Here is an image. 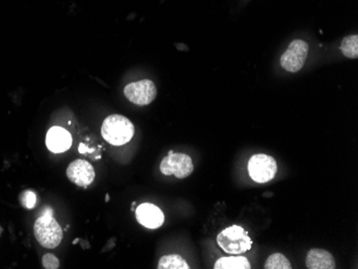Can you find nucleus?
<instances>
[{"instance_id":"nucleus-1","label":"nucleus","mask_w":358,"mask_h":269,"mask_svg":"<svg viewBox=\"0 0 358 269\" xmlns=\"http://www.w3.org/2000/svg\"><path fill=\"white\" fill-rule=\"evenodd\" d=\"M135 125L123 115L109 116L104 119L101 133L106 142L114 146H121L131 141L135 135Z\"/></svg>"},{"instance_id":"nucleus-2","label":"nucleus","mask_w":358,"mask_h":269,"mask_svg":"<svg viewBox=\"0 0 358 269\" xmlns=\"http://www.w3.org/2000/svg\"><path fill=\"white\" fill-rule=\"evenodd\" d=\"M217 243L222 250L232 255L241 254L253 247L248 232L239 225H232L223 229L218 235Z\"/></svg>"},{"instance_id":"nucleus-3","label":"nucleus","mask_w":358,"mask_h":269,"mask_svg":"<svg viewBox=\"0 0 358 269\" xmlns=\"http://www.w3.org/2000/svg\"><path fill=\"white\" fill-rule=\"evenodd\" d=\"M35 236L44 248L54 249L62 241V227L52 216H41L35 222Z\"/></svg>"},{"instance_id":"nucleus-4","label":"nucleus","mask_w":358,"mask_h":269,"mask_svg":"<svg viewBox=\"0 0 358 269\" xmlns=\"http://www.w3.org/2000/svg\"><path fill=\"white\" fill-rule=\"evenodd\" d=\"M277 171H278V166H277L276 160L268 155H255L251 157L248 163L250 177L259 184L271 182L275 177Z\"/></svg>"},{"instance_id":"nucleus-5","label":"nucleus","mask_w":358,"mask_h":269,"mask_svg":"<svg viewBox=\"0 0 358 269\" xmlns=\"http://www.w3.org/2000/svg\"><path fill=\"white\" fill-rule=\"evenodd\" d=\"M160 171L165 176L174 175L175 177L182 180L194 172V162L188 155L175 154L174 151L171 150L169 156L161 162Z\"/></svg>"},{"instance_id":"nucleus-6","label":"nucleus","mask_w":358,"mask_h":269,"mask_svg":"<svg viewBox=\"0 0 358 269\" xmlns=\"http://www.w3.org/2000/svg\"><path fill=\"white\" fill-rule=\"evenodd\" d=\"M309 45L304 40H294L281 56L280 64L285 71L296 73L305 66L308 57Z\"/></svg>"},{"instance_id":"nucleus-7","label":"nucleus","mask_w":358,"mask_h":269,"mask_svg":"<svg viewBox=\"0 0 358 269\" xmlns=\"http://www.w3.org/2000/svg\"><path fill=\"white\" fill-rule=\"evenodd\" d=\"M125 96L129 101L143 107L148 105L157 97V87L151 80H142L125 87Z\"/></svg>"},{"instance_id":"nucleus-8","label":"nucleus","mask_w":358,"mask_h":269,"mask_svg":"<svg viewBox=\"0 0 358 269\" xmlns=\"http://www.w3.org/2000/svg\"><path fill=\"white\" fill-rule=\"evenodd\" d=\"M67 176L78 186H87L96 177L92 164L85 160H76L69 164Z\"/></svg>"},{"instance_id":"nucleus-9","label":"nucleus","mask_w":358,"mask_h":269,"mask_svg":"<svg viewBox=\"0 0 358 269\" xmlns=\"http://www.w3.org/2000/svg\"><path fill=\"white\" fill-rule=\"evenodd\" d=\"M137 221L147 229H158L164 222V215L160 208L151 203L141 204L135 210Z\"/></svg>"},{"instance_id":"nucleus-10","label":"nucleus","mask_w":358,"mask_h":269,"mask_svg":"<svg viewBox=\"0 0 358 269\" xmlns=\"http://www.w3.org/2000/svg\"><path fill=\"white\" fill-rule=\"evenodd\" d=\"M72 145V137L64 128H51L46 134V146L54 154H62Z\"/></svg>"},{"instance_id":"nucleus-11","label":"nucleus","mask_w":358,"mask_h":269,"mask_svg":"<svg viewBox=\"0 0 358 269\" xmlns=\"http://www.w3.org/2000/svg\"><path fill=\"white\" fill-rule=\"evenodd\" d=\"M306 265L309 269H335V259L332 253L323 249H312L307 255Z\"/></svg>"},{"instance_id":"nucleus-12","label":"nucleus","mask_w":358,"mask_h":269,"mask_svg":"<svg viewBox=\"0 0 358 269\" xmlns=\"http://www.w3.org/2000/svg\"><path fill=\"white\" fill-rule=\"evenodd\" d=\"M214 269H250L251 264L244 257H221L214 264Z\"/></svg>"},{"instance_id":"nucleus-13","label":"nucleus","mask_w":358,"mask_h":269,"mask_svg":"<svg viewBox=\"0 0 358 269\" xmlns=\"http://www.w3.org/2000/svg\"><path fill=\"white\" fill-rule=\"evenodd\" d=\"M159 269H189V265L180 255L171 254L161 257L158 264Z\"/></svg>"},{"instance_id":"nucleus-14","label":"nucleus","mask_w":358,"mask_h":269,"mask_svg":"<svg viewBox=\"0 0 358 269\" xmlns=\"http://www.w3.org/2000/svg\"><path fill=\"white\" fill-rule=\"evenodd\" d=\"M340 50L342 54L351 60H356L358 57V36L357 35H352V36L346 37L342 40L340 45Z\"/></svg>"},{"instance_id":"nucleus-15","label":"nucleus","mask_w":358,"mask_h":269,"mask_svg":"<svg viewBox=\"0 0 358 269\" xmlns=\"http://www.w3.org/2000/svg\"><path fill=\"white\" fill-rule=\"evenodd\" d=\"M265 268L291 269L292 268V265H291L290 261L284 255L281 254V253H273L267 259L266 263H265Z\"/></svg>"},{"instance_id":"nucleus-16","label":"nucleus","mask_w":358,"mask_h":269,"mask_svg":"<svg viewBox=\"0 0 358 269\" xmlns=\"http://www.w3.org/2000/svg\"><path fill=\"white\" fill-rule=\"evenodd\" d=\"M19 198H21L22 205L27 209L35 207V203H37V196L33 191H24Z\"/></svg>"},{"instance_id":"nucleus-17","label":"nucleus","mask_w":358,"mask_h":269,"mask_svg":"<svg viewBox=\"0 0 358 269\" xmlns=\"http://www.w3.org/2000/svg\"><path fill=\"white\" fill-rule=\"evenodd\" d=\"M43 267L46 269H57L59 268V261L52 253H47L42 259Z\"/></svg>"},{"instance_id":"nucleus-18","label":"nucleus","mask_w":358,"mask_h":269,"mask_svg":"<svg viewBox=\"0 0 358 269\" xmlns=\"http://www.w3.org/2000/svg\"><path fill=\"white\" fill-rule=\"evenodd\" d=\"M53 209H51L50 207L45 208L44 210H43L42 213H41V216H52L53 217Z\"/></svg>"},{"instance_id":"nucleus-19","label":"nucleus","mask_w":358,"mask_h":269,"mask_svg":"<svg viewBox=\"0 0 358 269\" xmlns=\"http://www.w3.org/2000/svg\"><path fill=\"white\" fill-rule=\"evenodd\" d=\"M86 151H90V149L86 148L85 145L80 144V153H82V154H84V153H86Z\"/></svg>"}]
</instances>
